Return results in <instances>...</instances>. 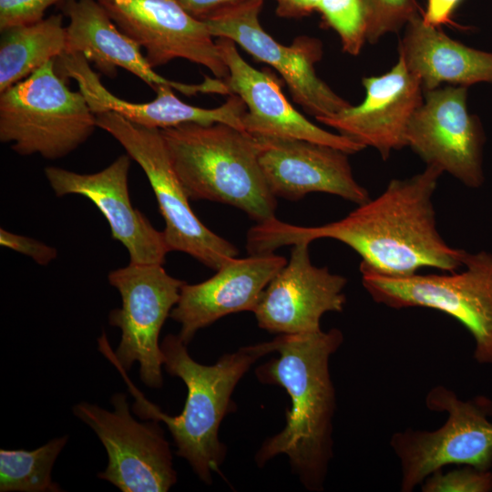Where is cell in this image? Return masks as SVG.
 Wrapping results in <instances>:
<instances>
[{
  "mask_svg": "<svg viewBox=\"0 0 492 492\" xmlns=\"http://www.w3.org/2000/svg\"><path fill=\"white\" fill-rule=\"evenodd\" d=\"M443 171L435 166L408 179H394L375 199L342 220L302 227L276 217L259 222L247 233L250 255L274 253L300 241L330 238L362 258L361 263L389 276H410L425 267L454 272L463 267L466 251L448 245L436 228L433 195Z\"/></svg>",
  "mask_w": 492,
  "mask_h": 492,
  "instance_id": "6da1fadb",
  "label": "cell"
},
{
  "mask_svg": "<svg viewBox=\"0 0 492 492\" xmlns=\"http://www.w3.org/2000/svg\"><path fill=\"white\" fill-rule=\"evenodd\" d=\"M343 339L336 328L280 334L273 339L279 356L255 371L259 381L284 388L291 398L283 430L262 444L256 462L262 466L286 455L302 484L312 491L323 489L333 456L335 392L329 361Z\"/></svg>",
  "mask_w": 492,
  "mask_h": 492,
  "instance_id": "7a4b0ae2",
  "label": "cell"
},
{
  "mask_svg": "<svg viewBox=\"0 0 492 492\" xmlns=\"http://www.w3.org/2000/svg\"><path fill=\"white\" fill-rule=\"evenodd\" d=\"M165 370L186 384L187 398L182 412L170 416L149 402L133 384L128 372L116 361L112 364L124 378L134 396L133 412L141 419L162 421L177 447L204 483L211 484L212 472L219 471L226 447L219 440V427L224 416L235 410L233 390L241 378L261 356L274 352V341L241 347L221 356L212 365L194 361L179 335L168 334L160 343Z\"/></svg>",
  "mask_w": 492,
  "mask_h": 492,
  "instance_id": "3957f363",
  "label": "cell"
},
{
  "mask_svg": "<svg viewBox=\"0 0 492 492\" xmlns=\"http://www.w3.org/2000/svg\"><path fill=\"white\" fill-rule=\"evenodd\" d=\"M173 168L190 200L233 206L251 220L275 217L255 136L224 123H187L160 129Z\"/></svg>",
  "mask_w": 492,
  "mask_h": 492,
  "instance_id": "277c9868",
  "label": "cell"
},
{
  "mask_svg": "<svg viewBox=\"0 0 492 492\" xmlns=\"http://www.w3.org/2000/svg\"><path fill=\"white\" fill-rule=\"evenodd\" d=\"M97 116L48 61L0 93V140L22 156L62 159L93 134Z\"/></svg>",
  "mask_w": 492,
  "mask_h": 492,
  "instance_id": "5b68a950",
  "label": "cell"
},
{
  "mask_svg": "<svg viewBox=\"0 0 492 492\" xmlns=\"http://www.w3.org/2000/svg\"><path fill=\"white\" fill-rule=\"evenodd\" d=\"M461 272L389 276L360 264L362 283L378 303L425 307L461 323L471 333L479 364H492V254L466 251Z\"/></svg>",
  "mask_w": 492,
  "mask_h": 492,
  "instance_id": "8992f818",
  "label": "cell"
},
{
  "mask_svg": "<svg viewBox=\"0 0 492 492\" xmlns=\"http://www.w3.org/2000/svg\"><path fill=\"white\" fill-rule=\"evenodd\" d=\"M96 116L97 128L118 140L147 176L165 222L163 234L169 251L187 253L216 271L238 256L235 245L207 228L192 210L160 129L134 124L114 112Z\"/></svg>",
  "mask_w": 492,
  "mask_h": 492,
  "instance_id": "52a82bcc",
  "label": "cell"
},
{
  "mask_svg": "<svg viewBox=\"0 0 492 492\" xmlns=\"http://www.w3.org/2000/svg\"><path fill=\"white\" fill-rule=\"evenodd\" d=\"M431 411L446 412L444 425L434 430L393 435L390 445L401 465V491L411 492L447 465L489 470L492 466V401L477 396L461 400L445 386H435L426 397Z\"/></svg>",
  "mask_w": 492,
  "mask_h": 492,
  "instance_id": "ba28073f",
  "label": "cell"
},
{
  "mask_svg": "<svg viewBox=\"0 0 492 492\" xmlns=\"http://www.w3.org/2000/svg\"><path fill=\"white\" fill-rule=\"evenodd\" d=\"M108 279L121 297V307L108 316L109 324L121 331V338L113 352L103 333L97 339L98 350L127 372L138 362L141 381L149 387L160 388L163 354L159 337L185 282L170 276L162 264L131 262L111 271Z\"/></svg>",
  "mask_w": 492,
  "mask_h": 492,
  "instance_id": "9c48e42d",
  "label": "cell"
},
{
  "mask_svg": "<svg viewBox=\"0 0 492 492\" xmlns=\"http://www.w3.org/2000/svg\"><path fill=\"white\" fill-rule=\"evenodd\" d=\"M114 411L81 402L74 415L97 436L108 465L97 477L122 492H166L177 482L169 444L158 421L139 423L130 415L127 396L111 397Z\"/></svg>",
  "mask_w": 492,
  "mask_h": 492,
  "instance_id": "30bf717a",
  "label": "cell"
},
{
  "mask_svg": "<svg viewBox=\"0 0 492 492\" xmlns=\"http://www.w3.org/2000/svg\"><path fill=\"white\" fill-rule=\"evenodd\" d=\"M262 3L251 2L204 22L213 37L229 38L255 60L273 67L287 84L293 101L315 118L334 115L351 106L315 72L314 66L323 56L321 41L301 36L290 46L280 44L260 23Z\"/></svg>",
  "mask_w": 492,
  "mask_h": 492,
  "instance_id": "8fae6325",
  "label": "cell"
},
{
  "mask_svg": "<svg viewBox=\"0 0 492 492\" xmlns=\"http://www.w3.org/2000/svg\"><path fill=\"white\" fill-rule=\"evenodd\" d=\"M410 147L425 163L447 172L469 188L484 181L480 120L467 108V87H439L424 92L405 134Z\"/></svg>",
  "mask_w": 492,
  "mask_h": 492,
  "instance_id": "7c38bea8",
  "label": "cell"
},
{
  "mask_svg": "<svg viewBox=\"0 0 492 492\" xmlns=\"http://www.w3.org/2000/svg\"><path fill=\"white\" fill-rule=\"evenodd\" d=\"M118 29L145 49L154 68L182 58L226 78L215 37L206 23L189 14L178 0H97Z\"/></svg>",
  "mask_w": 492,
  "mask_h": 492,
  "instance_id": "4fadbf2b",
  "label": "cell"
},
{
  "mask_svg": "<svg viewBox=\"0 0 492 492\" xmlns=\"http://www.w3.org/2000/svg\"><path fill=\"white\" fill-rule=\"evenodd\" d=\"M310 243L292 245L290 260L264 289L253 312L260 328L279 334L314 333L322 330L324 313L343 312L347 280L313 265Z\"/></svg>",
  "mask_w": 492,
  "mask_h": 492,
  "instance_id": "5bb4252c",
  "label": "cell"
},
{
  "mask_svg": "<svg viewBox=\"0 0 492 492\" xmlns=\"http://www.w3.org/2000/svg\"><path fill=\"white\" fill-rule=\"evenodd\" d=\"M255 138L259 163L274 197L298 200L311 192H324L357 206L370 200L355 180L345 151L301 138Z\"/></svg>",
  "mask_w": 492,
  "mask_h": 492,
  "instance_id": "9a60e30c",
  "label": "cell"
},
{
  "mask_svg": "<svg viewBox=\"0 0 492 492\" xmlns=\"http://www.w3.org/2000/svg\"><path fill=\"white\" fill-rule=\"evenodd\" d=\"M130 160L128 154L121 155L104 169L89 174L47 167L45 175L56 196L80 195L96 205L112 238L127 249L129 262L163 265L169 252L163 231L156 230L130 200Z\"/></svg>",
  "mask_w": 492,
  "mask_h": 492,
  "instance_id": "2e32d148",
  "label": "cell"
},
{
  "mask_svg": "<svg viewBox=\"0 0 492 492\" xmlns=\"http://www.w3.org/2000/svg\"><path fill=\"white\" fill-rule=\"evenodd\" d=\"M362 83V103L315 119L365 148L373 147L385 160L393 150L406 147L407 127L423 103L424 90L399 56L389 71L363 77Z\"/></svg>",
  "mask_w": 492,
  "mask_h": 492,
  "instance_id": "e0dca14e",
  "label": "cell"
},
{
  "mask_svg": "<svg viewBox=\"0 0 492 492\" xmlns=\"http://www.w3.org/2000/svg\"><path fill=\"white\" fill-rule=\"evenodd\" d=\"M216 44L229 70L223 80L230 95L239 96L247 107L242 117L246 132L254 136L306 139L340 149L348 154L365 149L353 139L329 132L307 119L290 104L281 89V80L269 70L251 67L240 55L232 40L220 37L216 38Z\"/></svg>",
  "mask_w": 492,
  "mask_h": 492,
  "instance_id": "ac0fdd59",
  "label": "cell"
},
{
  "mask_svg": "<svg viewBox=\"0 0 492 492\" xmlns=\"http://www.w3.org/2000/svg\"><path fill=\"white\" fill-rule=\"evenodd\" d=\"M55 68L63 78L74 79L95 115L114 112L128 121L150 128L164 129L187 123L211 125L224 123L244 130L242 117L247 110L237 95L214 108H203L181 101L168 85L155 89L156 97L146 103H134L111 93L101 82L86 57L77 53H64L55 59Z\"/></svg>",
  "mask_w": 492,
  "mask_h": 492,
  "instance_id": "d6986e66",
  "label": "cell"
},
{
  "mask_svg": "<svg viewBox=\"0 0 492 492\" xmlns=\"http://www.w3.org/2000/svg\"><path fill=\"white\" fill-rule=\"evenodd\" d=\"M62 8L69 19L65 53L83 55L105 76L113 78L121 67L154 90L168 85L186 96L226 92L224 82L217 77L205 76L200 84H185L156 73L142 55L141 46L118 29L97 0H66Z\"/></svg>",
  "mask_w": 492,
  "mask_h": 492,
  "instance_id": "ffe728a7",
  "label": "cell"
},
{
  "mask_svg": "<svg viewBox=\"0 0 492 492\" xmlns=\"http://www.w3.org/2000/svg\"><path fill=\"white\" fill-rule=\"evenodd\" d=\"M287 260L274 253L232 258L210 279L184 283L169 317L180 324L179 337L188 345L196 333L223 316L254 312L272 279Z\"/></svg>",
  "mask_w": 492,
  "mask_h": 492,
  "instance_id": "44dd1931",
  "label": "cell"
},
{
  "mask_svg": "<svg viewBox=\"0 0 492 492\" xmlns=\"http://www.w3.org/2000/svg\"><path fill=\"white\" fill-rule=\"evenodd\" d=\"M398 53L424 92L441 84L466 87L477 83L492 84V52L449 37L438 27L425 24L419 15L405 26Z\"/></svg>",
  "mask_w": 492,
  "mask_h": 492,
  "instance_id": "7402d4cb",
  "label": "cell"
},
{
  "mask_svg": "<svg viewBox=\"0 0 492 492\" xmlns=\"http://www.w3.org/2000/svg\"><path fill=\"white\" fill-rule=\"evenodd\" d=\"M66 47L67 26L60 14L1 31L0 93L63 55Z\"/></svg>",
  "mask_w": 492,
  "mask_h": 492,
  "instance_id": "603a6c76",
  "label": "cell"
},
{
  "mask_svg": "<svg viewBox=\"0 0 492 492\" xmlns=\"http://www.w3.org/2000/svg\"><path fill=\"white\" fill-rule=\"evenodd\" d=\"M67 436L53 438L36 449L0 450L1 492H59L52 480L55 461L67 444Z\"/></svg>",
  "mask_w": 492,
  "mask_h": 492,
  "instance_id": "cb8c5ba5",
  "label": "cell"
},
{
  "mask_svg": "<svg viewBox=\"0 0 492 492\" xmlns=\"http://www.w3.org/2000/svg\"><path fill=\"white\" fill-rule=\"evenodd\" d=\"M317 11L340 37L343 50L358 56L367 41L368 17L363 0H321Z\"/></svg>",
  "mask_w": 492,
  "mask_h": 492,
  "instance_id": "d4e9b609",
  "label": "cell"
},
{
  "mask_svg": "<svg viewBox=\"0 0 492 492\" xmlns=\"http://www.w3.org/2000/svg\"><path fill=\"white\" fill-rule=\"evenodd\" d=\"M368 17L367 41L376 43L386 34L395 33L416 15L415 0H363Z\"/></svg>",
  "mask_w": 492,
  "mask_h": 492,
  "instance_id": "484cf974",
  "label": "cell"
},
{
  "mask_svg": "<svg viewBox=\"0 0 492 492\" xmlns=\"http://www.w3.org/2000/svg\"><path fill=\"white\" fill-rule=\"evenodd\" d=\"M424 492H487L492 490V473L470 466L443 473L439 469L423 482Z\"/></svg>",
  "mask_w": 492,
  "mask_h": 492,
  "instance_id": "4316f807",
  "label": "cell"
},
{
  "mask_svg": "<svg viewBox=\"0 0 492 492\" xmlns=\"http://www.w3.org/2000/svg\"><path fill=\"white\" fill-rule=\"evenodd\" d=\"M66 0H0V31L37 23L46 10Z\"/></svg>",
  "mask_w": 492,
  "mask_h": 492,
  "instance_id": "83f0119b",
  "label": "cell"
},
{
  "mask_svg": "<svg viewBox=\"0 0 492 492\" xmlns=\"http://www.w3.org/2000/svg\"><path fill=\"white\" fill-rule=\"evenodd\" d=\"M0 244L32 258L41 265L48 264L57 255V251L54 247L36 239L10 232L5 229H0Z\"/></svg>",
  "mask_w": 492,
  "mask_h": 492,
  "instance_id": "f1b7e54d",
  "label": "cell"
},
{
  "mask_svg": "<svg viewBox=\"0 0 492 492\" xmlns=\"http://www.w3.org/2000/svg\"><path fill=\"white\" fill-rule=\"evenodd\" d=\"M192 16L202 21L227 10L259 0H178ZM264 1V0H261Z\"/></svg>",
  "mask_w": 492,
  "mask_h": 492,
  "instance_id": "f546056e",
  "label": "cell"
},
{
  "mask_svg": "<svg viewBox=\"0 0 492 492\" xmlns=\"http://www.w3.org/2000/svg\"><path fill=\"white\" fill-rule=\"evenodd\" d=\"M462 0H427L426 8L422 15L425 24L439 27L452 24V16Z\"/></svg>",
  "mask_w": 492,
  "mask_h": 492,
  "instance_id": "4dcf8cb0",
  "label": "cell"
},
{
  "mask_svg": "<svg viewBox=\"0 0 492 492\" xmlns=\"http://www.w3.org/2000/svg\"><path fill=\"white\" fill-rule=\"evenodd\" d=\"M276 14L284 18H301L317 11L321 0H273Z\"/></svg>",
  "mask_w": 492,
  "mask_h": 492,
  "instance_id": "1f68e13d",
  "label": "cell"
}]
</instances>
